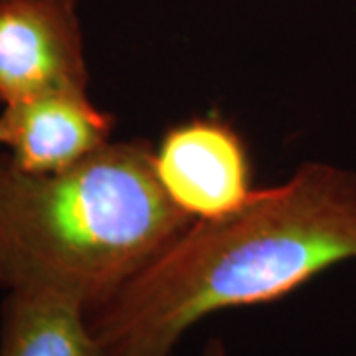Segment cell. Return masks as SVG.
Wrapping results in <instances>:
<instances>
[{
  "label": "cell",
  "mask_w": 356,
  "mask_h": 356,
  "mask_svg": "<svg viewBox=\"0 0 356 356\" xmlns=\"http://www.w3.org/2000/svg\"><path fill=\"white\" fill-rule=\"evenodd\" d=\"M356 259V175L307 163L232 214L196 220L88 317L102 356H170L204 317L287 297Z\"/></svg>",
  "instance_id": "obj_1"
},
{
  "label": "cell",
  "mask_w": 356,
  "mask_h": 356,
  "mask_svg": "<svg viewBox=\"0 0 356 356\" xmlns=\"http://www.w3.org/2000/svg\"><path fill=\"white\" fill-rule=\"evenodd\" d=\"M191 224L163 191L147 143H109L50 175L20 170L0 153L6 293L56 295L89 317Z\"/></svg>",
  "instance_id": "obj_2"
},
{
  "label": "cell",
  "mask_w": 356,
  "mask_h": 356,
  "mask_svg": "<svg viewBox=\"0 0 356 356\" xmlns=\"http://www.w3.org/2000/svg\"><path fill=\"white\" fill-rule=\"evenodd\" d=\"M153 165L170 202L192 222L232 214L254 194L242 137L218 117L168 129L153 149Z\"/></svg>",
  "instance_id": "obj_3"
},
{
  "label": "cell",
  "mask_w": 356,
  "mask_h": 356,
  "mask_svg": "<svg viewBox=\"0 0 356 356\" xmlns=\"http://www.w3.org/2000/svg\"><path fill=\"white\" fill-rule=\"evenodd\" d=\"M88 83L77 0H0V105Z\"/></svg>",
  "instance_id": "obj_4"
},
{
  "label": "cell",
  "mask_w": 356,
  "mask_h": 356,
  "mask_svg": "<svg viewBox=\"0 0 356 356\" xmlns=\"http://www.w3.org/2000/svg\"><path fill=\"white\" fill-rule=\"evenodd\" d=\"M113 125L88 89H51L2 105L0 145L20 170L50 175L102 151L111 143Z\"/></svg>",
  "instance_id": "obj_5"
},
{
  "label": "cell",
  "mask_w": 356,
  "mask_h": 356,
  "mask_svg": "<svg viewBox=\"0 0 356 356\" xmlns=\"http://www.w3.org/2000/svg\"><path fill=\"white\" fill-rule=\"evenodd\" d=\"M0 356H102L86 313L56 295L8 291L0 307Z\"/></svg>",
  "instance_id": "obj_6"
},
{
  "label": "cell",
  "mask_w": 356,
  "mask_h": 356,
  "mask_svg": "<svg viewBox=\"0 0 356 356\" xmlns=\"http://www.w3.org/2000/svg\"><path fill=\"white\" fill-rule=\"evenodd\" d=\"M200 356H229V355L224 341H220V339H210L208 343L204 344L202 355Z\"/></svg>",
  "instance_id": "obj_7"
}]
</instances>
